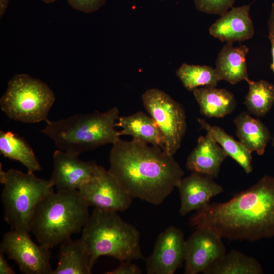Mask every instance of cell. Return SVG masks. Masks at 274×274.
Listing matches in <instances>:
<instances>
[{"label": "cell", "instance_id": "10", "mask_svg": "<svg viewBox=\"0 0 274 274\" xmlns=\"http://www.w3.org/2000/svg\"><path fill=\"white\" fill-rule=\"evenodd\" d=\"M78 190L89 207L116 212L128 209L133 199L105 168Z\"/></svg>", "mask_w": 274, "mask_h": 274}, {"label": "cell", "instance_id": "9", "mask_svg": "<svg viewBox=\"0 0 274 274\" xmlns=\"http://www.w3.org/2000/svg\"><path fill=\"white\" fill-rule=\"evenodd\" d=\"M29 231L12 229L4 235L0 250L25 274H51L50 249L30 238Z\"/></svg>", "mask_w": 274, "mask_h": 274}, {"label": "cell", "instance_id": "29", "mask_svg": "<svg viewBox=\"0 0 274 274\" xmlns=\"http://www.w3.org/2000/svg\"><path fill=\"white\" fill-rule=\"evenodd\" d=\"M131 261H121L120 265L116 269L107 271V274H141V269Z\"/></svg>", "mask_w": 274, "mask_h": 274}, {"label": "cell", "instance_id": "30", "mask_svg": "<svg viewBox=\"0 0 274 274\" xmlns=\"http://www.w3.org/2000/svg\"><path fill=\"white\" fill-rule=\"evenodd\" d=\"M268 39L271 44L272 62L270 68L274 74V3L272 4L270 16L268 20Z\"/></svg>", "mask_w": 274, "mask_h": 274}, {"label": "cell", "instance_id": "33", "mask_svg": "<svg viewBox=\"0 0 274 274\" xmlns=\"http://www.w3.org/2000/svg\"><path fill=\"white\" fill-rule=\"evenodd\" d=\"M40 1H42L43 2H44L45 4H52V3H53L54 2H56L58 0H40Z\"/></svg>", "mask_w": 274, "mask_h": 274}, {"label": "cell", "instance_id": "3", "mask_svg": "<svg viewBox=\"0 0 274 274\" xmlns=\"http://www.w3.org/2000/svg\"><path fill=\"white\" fill-rule=\"evenodd\" d=\"M119 114L114 107L105 112L95 111L58 120L47 119L41 132L53 142L57 149L79 156L83 152L113 145L120 139L115 129Z\"/></svg>", "mask_w": 274, "mask_h": 274}, {"label": "cell", "instance_id": "14", "mask_svg": "<svg viewBox=\"0 0 274 274\" xmlns=\"http://www.w3.org/2000/svg\"><path fill=\"white\" fill-rule=\"evenodd\" d=\"M180 196L179 213L185 216L210 203L211 199L223 191L213 179L196 173L182 178L177 187Z\"/></svg>", "mask_w": 274, "mask_h": 274}, {"label": "cell", "instance_id": "17", "mask_svg": "<svg viewBox=\"0 0 274 274\" xmlns=\"http://www.w3.org/2000/svg\"><path fill=\"white\" fill-rule=\"evenodd\" d=\"M249 48L245 45L234 47L226 43L220 51L216 60V71L220 80L235 85L249 79L247 56Z\"/></svg>", "mask_w": 274, "mask_h": 274}, {"label": "cell", "instance_id": "24", "mask_svg": "<svg viewBox=\"0 0 274 274\" xmlns=\"http://www.w3.org/2000/svg\"><path fill=\"white\" fill-rule=\"evenodd\" d=\"M200 128L223 148L227 156L236 161L246 174L252 172V156L250 152L240 141L235 140L224 130L218 126H212L203 119H198Z\"/></svg>", "mask_w": 274, "mask_h": 274}, {"label": "cell", "instance_id": "12", "mask_svg": "<svg viewBox=\"0 0 274 274\" xmlns=\"http://www.w3.org/2000/svg\"><path fill=\"white\" fill-rule=\"evenodd\" d=\"M186 241L182 230L174 226L161 233L146 260L147 273L174 274L185 261Z\"/></svg>", "mask_w": 274, "mask_h": 274}, {"label": "cell", "instance_id": "26", "mask_svg": "<svg viewBox=\"0 0 274 274\" xmlns=\"http://www.w3.org/2000/svg\"><path fill=\"white\" fill-rule=\"evenodd\" d=\"M176 74L184 87L189 91L204 86H216L220 79L215 68L206 65L183 63Z\"/></svg>", "mask_w": 274, "mask_h": 274}, {"label": "cell", "instance_id": "28", "mask_svg": "<svg viewBox=\"0 0 274 274\" xmlns=\"http://www.w3.org/2000/svg\"><path fill=\"white\" fill-rule=\"evenodd\" d=\"M107 0H67L74 9L85 13H91L104 6Z\"/></svg>", "mask_w": 274, "mask_h": 274}, {"label": "cell", "instance_id": "16", "mask_svg": "<svg viewBox=\"0 0 274 274\" xmlns=\"http://www.w3.org/2000/svg\"><path fill=\"white\" fill-rule=\"evenodd\" d=\"M227 157L223 148L207 133L198 138L197 145L187 159L186 167L191 173L213 179L218 177Z\"/></svg>", "mask_w": 274, "mask_h": 274}, {"label": "cell", "instance_id": "7", "mask_svg": "<svg viewBox=\"0 0 274 274\" xmlns=\"http://www.w3.org/2000/svg\"><path fill=\"white\" fill-rule=\"evenodd\" d=\"M55 101L49 85L26 74L14 76L0 99L1 110L11 119L25 123L46 121Z\"/></svg>", "mask_w": 274, "mask_h": 274}, {"label": "cell", "instance_id": "2", "mask_svg": "<svg viewBox=\"0 0 274 274\" xmlns=\"http://www.w3.org/2000/svg\"><path fill=\"white\" fill-rule=\"evenodd\" d=\"M112 145L108 170L132 198L159 205L177 188L184 172L161 147L134 139Z\"/></svg>", "mask_w": 274, "mask_h": 274}, {"label": "cell", "instance_id": "6", "mask_svg": "<svg viewBox=\"0 0 274 274\" xmlns=\"http://www.w3.org/2000/svg\"><path fill=\"white\" fill-rule=\"evenodd\" d=\"M0 182L4 185L2 200L4 219L12 229L30 232L29 224L39 202L54 192L50 180L37 177L33 173L14 168L5 172L0 166Z\"/></svg>", "mask_w": 274, "mask_h": 274}, {"label": "cell", "instance_id": "4", "mask_svg": "<svg viewBox=\"0 0 274 274\" xmlns=\"http://www.w3.org/2000/svg\"><path fill=\"white\" fill-rule=\"evenodd\" d=\"M89 207L78 190L53 192L37 206L29 230L40 244L52 249L81 231L89 217Z\"/></svg>", "mask_w": 274, "mask_h": 274}, {"label": "cell", "instance_id": "22", "mask_svg": "<svg viewBox=\"0 0 274 274\" xmlns=\"http://www.w3.org/2000/svg\"><path fill=\"white\" fill-rule=\"evenodd\" d=\"M0 152L5 157L20 162L28 172L41 170V166L32 149L18 134L11 131H0Z\"/></svg>", "mask_w": 274, "mask_h": 274}, {"label": "cell", "instance_id": "23", "mask_svg": "<svg viewBox=\"0 0 274 274\" xmlns=\"http://www.w3.org/2000/svg\"><path fill=\"white\" fill-rule=\"evenodd\" d=\"M259 262L254 258L232 250L217 259L203 271L204 274H262Z\"/></svg>", "mask_w": 274, "mask_h": 274}, {"label": "cell", "instance_id": "21", "mask_svg": "<svg viewBox=\"0 0 274 274\" xmlns=\"http://www.w3.org/2000/svg\"><path fill=\"white\" fill-rule=\"evenodd\" d=\"M236 135L242 144L251 153L263 155L271 136L267 127L258 119L246 112L238 115L234 120Z\"/></svg>", "mask_w": 274, "mask_h": 274}, {"label": "cell", "instance_id": "8", "mask_svg": "<svg viewBox=\"0 0 274 274\" xmlns=\"http://www.w3.org/2000/svg\"><path fill=\"white\" fill-rule=\"evenodd\" d=\"M142 100L146 110L161 132L163 150L173 156L180 148L187 129L184 109L169 95L156 88L147 90Z\"/></svg>", "mask_w": 274, "mask_h": 274}, {"label": "cell", "instance_id": "13", "mask_svg": "<svg viewBox=\"0 0 274 274\" xmlns=\"http://www.w3.org/2000/svg\"><path fill=\"white\" fill-rule=\"evenodd\" d=\"M186 241L185 273L197 274L224 255L222 238L205 228H195Z\"/></svg>", "mask_w": 274, "mask_h": 274}, {"label": "cell", "instance_id": "32", "mask_svg": "<svg viewBox=\"0 0 274 274\" xmlns=\"http://www.w3.org/2000/svg\"><path fill=\"white\" fill-rule=\"evenodd\" d=\"M10 0H0V18H2L5 15Z\"/></svg>", "mask_w": 274, "mask_h": 274}, {"label": "cell", "instance_id": "15", "mask_svg": "<svg viewBox=\"0 0 274 274\" xmlns=\"http://www.w3.org/2000/svg\"><path fill=\"white\" fill-rule=\"evenodd\" d=\"M250 8L251 5L233 7L210 26V34L227 43L251 39L254 26L250 15Z\"/></svg>", "mask_w": 274, "mask_h": 274}, {"label": "cell", "instance_id": "34", "mask_svg": "<svg viewBox=\"0 0 274 274\" xmlns=\"http://www.w3.org/2000/svg\"><path fill=\"white\" fill-rule=\"evenodd\" d=\"M272 145L274 147V136H273V139H272Z\"/></svg>", "mask_w": 274, "mask_h": 274}, {"label": "cell", "instance_id": "5", "mask_svg": "<svg viewBox=\"0 0 274 274\" xmlns=\"http://www.w3.org/2000/svg\"><path fill=\"white\" fill-rule=\"evenodd\" d=\"M81 238L87 247L91 269L102 256H111L120 261L143 258L139 231L116 212L94 208Z\"/></svg>", "mask_w": 274, "mask_h": 274}, {"label": "cell", "instance_id": "19", "mask_svg": "<svg viewBox=\"0 0 274 274\" xmlns=\"http://www.w3.org/2000/svg\"><path fill=\"white\" fill-rule=\"evenodd\" d=\"M194 97L200 113L209 118H222L235 109L236 101L234 95L224 88L204 86L193 89Z\"/></svg>", "mask_w": 274, "mask_h": 274}, {"label": "cell", "instance_id": "31", "mask_svg": "<svg viewBox=\"0 0 274 274\" xmlns=\"http://www.w3.org/2000/svg\"><path fill=\"white\" fill-rule=\"evenodd\" d=\"M4 253L0 250V273L1 274H14V270L9 265L7 261L4 257Z\"/></svg>", "mask_w": 274, "mask_h": 274}, {"label": "cell", "instance_id": "27", "mask_svg": "<svg viewBox=\"0 0 274 274\" xmlns=\"http://www.w3.org/2000/svg\"><path fill=\"white\" fill-rule=\"evenodd\" d=\"M236 0H193L195 8L209 14H224L231 8Z\"/></svg>", "mask_w": 274, "mask_h": 274}, {"label": "cell", "instance_id": "20", "mask_svg": "<svg viewBox=\"0 0 274 274\" xmlns=\"http://www.w3.org/2000/svg\"><path fill=\"white\" fill-rule=\"evenodd\" d=\"M60 245L57 266L51 274L91 273L88 250L81 238L77 239L70 238Z\"/></svg>", "mask_w": 274, "mask_h": 274}, {"label": "cell", "instance_id": "1", "mask_svg": "<svg viewBox=\"0 0 274 274\" xmlns=\"http://www.w3.org/2000/svg\"><path fill=\"white\" fill-rule=\"evenodd\" d=\"M222 238L255 242L274 236V177L265 175L227 201L209 203L190 219Z\"/></svg>", "mask_w": 274, "mask_h": 274}, {"label": "cell", "instance_id": "18", "mask_svg": "<svg viewBox=\"0 0 274 274\" xmlns=\"http://www.w3.org/2000/svg\"><path fill=\"white\" fill-rule=\"evenodd\" d=\"M116 126L120 127V135H128L132 139L164 149L163 135L155 121L143 112L119 116Z\"/></svg>", "mask_w": 274, "mask_h": 274}, {"label": "cell", "instance_id": "35", "mask_svg": "<svg viewBox=\"0 0 274 274\" xmlns=\"http://www.w3.org/2000/svg\"><path fill=\"white\" fill-rule=\"evenodd\" d=\"M161 1H164V0H161Z\"/></svg>", "mask_w": 274, "mask_h": 274}, {"label": "cell", "instance_id": "25", "mask_svg": "<svg viewBox=\"0 0 274 274\" xmlns=\"http://www.w3.org/2000/svg\"><path fill=\"white\" fill-rule=\"evenodd\" d=\"M249 91L244 104L250 113L257 117H263L274 104V86L269 82L260 80L247 81Z\"/></svg>", "mask_w": 274, "mask_h": 274}, {"label": "cell", "instance_id": "11", "mask_svg": "<svg viewBox=\"0 0 274 274\" xmlns=\"http://www.w3.org/2000/svg\"><path fill=\"white\" fill-rule=\"evenodd\" d=\"M50 181L57 191L79 190L105 168L95 161H83L79 156L56 150Z\"/></svg>", "mask_w": 274, "mask_h": 274}]
</instances>
